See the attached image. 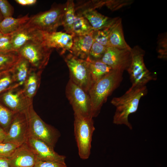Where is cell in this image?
Returning a JSON list of instances; mask_svg holds the SVG:
<instances>
[{
  "instance_id": "6da1fadb",
  "label": "cell",
  "mask_w": 167,
  "mask_h": 167,
  "mask_svg": "<svg viewBox=\"0 0 167 167\" xmlns=\"http://www.w3.org/2000/svg\"><path fill=\"white\" fill-rule=\"evenodd\" d=\"M148 93L146 86H132L121 96L114 97L111 104L116 107L113 123L116 125H124L130 129H132L128 120V116L135 112L142 97Z\"/></svg>"
},
{
  "instance_id": "7a4b0ae2",
  "label": "cell",
  "mask_w": 167,
  "mask_h": 167,
  "mask_svg": "<svg viewBox=\"0 0 167 167\" xmlns=\"http://www.w3.org/2000/svg\"><path fill=\"white\" fill-rule=\"evenodd\" d=\"M123 72L113 70L93 84L88 92L91 103L92 118L99 115L108 97L119 86L123 79Z\"/></svg>"
},
{
  "instance_id": "3957f363",
  "label": "cell",
  "mask_w": 167,
  "mask_h": 167,
  "mask_svg": "<svg viewBox=\"0 0 167 167\" xmlns=\"http://www.w3.org/2000/svg\"><path fill=\"white\" fill-rule=\"evenodd\" d=\"M28 124V138L41 140L54 148L60 136L59 131L45 122L35 111L32 104L27 111Z\"/></svg>"
},
{
  "instance_id": "277c9868",
  "label": "cell",
  "mask_w": 167,
  "mask_h": 167,
  "mask_svg": "<svg viewBox=\"0 0 167 167\" xmlns=\"http://www.w3.org/2000/svg\"><path fill=\"white\" fill-rule=\"evenodd\" d=\"M74 132L79 156L82 159H88L95 127L92 117L74 113Z\"/></svg>"
},
{
  "instance_id": "5b68a950",
  "label": "cell",
  "mask_w": 167,
  "mask_h": 167,
  "mask_svg": "<svg viewBox=\"0 0 167 167\" xmlns=\"http://www.w3.org/2000/svg\"><path fill=\"white\" fill-rule=\"evenodd\" d=\"M66 7V3L54 5L49 10L30 17L26 24L43 32H56L62 25Z\"/></svg>"
},
{
  "instance_id": "8992f818",
  "label": "cell",
  "mask_w": 167,
  "mask_h": 167,
  "mask_svg": "<svg viewBox=\"0 0 167 167\" xmlns=\"http://www.w3.org/2000/svg\"><path fill=\"white\" fill-rule=\"evenodd\" d=\"M145 50L138 45L131 49V61L126 71L132 86H146L149 82L157 79L156 74L150 71L145 64Z\"/></svg>"
},
{
  "instance_id": "52a82bcc",
  "label": "cell",
  "mask_w": 167,
  "mask_h": 167,
  "mask_svg": "<svg viewBox=\"0 0 167 167\" xmlns=\"http://www.w3.org/2000/svg\"><path fill=\"white\" fill-rule=\"evenodd\" d=\"M53 49L46 45L44 40L35 41L27 42L18 52L32 68L43 71L48 63Z\"/></svg>"
},
{
  "instance_id": "ba28073f",
  "label": "cell",
  "mask_w": 167,
  "mask_h": 167,
  "mask_svg": "<svg viewBox=\"0 0 167 167\" xmlns=\"http://www.w3.org/2000/svg\"><path fill=\"white\" fill-rule=\"evenodd\" d=\"M64 58L69 70V79L88 93L93 83L88 62L70 53Z\"/></svg>"
},
{
  "instance_id": "9c48e42d",
  "label": "cell",
  "mask_w": 167,
  "mask_h": 167,
  "mask_svg": "<svg viewBox=\"0 0 167 167\" xmlns=\"http://www.w3.org/2000/svg\"><path fill=\"white\" fill-rule=\"evenodd\" d=\"M66 94L74 113L92 118L91 101L88 93L69 79L66 86Z\"/></svg>"
},
{
  "instance_id": "30bf717a",
  "label": "cell",
  "mask_w": 167,
  "mask_h": 167,
  "mask_svg": "<svg viewBox=\"0 0 167 167\" xmlns=\"http://www.w3.org/2000/svg\"><path fill=\"white\" fill-rule=\"evenodd\" d=\"M27 111L14 113L3 142L10 143L19 145L26 142L28 138Z\"/></svg>"
},
{
  "instance_id": "8fae6325",
  "label": "cell",
  "mask_w": 167,
  "mask_h": 167,
  "mask_svg": "<svg viewBox=\"0 0 167 167\" xmlns=\"http://www.w3.org/2000/svg\"><path fill=\"white\" fill-rule=\"evenodd\" d=\"M131 49L107 47L101 60L113 70L123 72L127 71L131 63Z\"/></svg>"
},
{
  "instance_id": "7c38bea8",
  "label": "cell",
  "mask_w": 167,
  "mask_h": 167,
  "mask_svg": "<svg viewBox=\"0 0 167 167\" xmlns=\"http://www.w3.org/2000/svg\"><path fill=\"white\" fill-rule=\"evenodd\" d=\"M75 13L80 15L88 21L94 31L109 27L120 18H111L104 15L93 8L76 4H75Z\"/></svg>"
},
{
  "instance_id": "4fadbf2b",
  "label": "cell",
  "mask_w": 167,
  "mask_h": 167,
  "mask_svg": "<svg viewBox=\"0 0 167 167\" xmlns=\"http://www.w3.org/2000/svg\"><path fill=\"white\" fill-rule=\"evenodd\" d=\"M10 87L0 96V99L7 108L14 113L26 111L32 101L28 99L23 89L15 90Z\"/></svg>"
},
{
  "instance_id": "5bb4252c",
  "label": "cell",
  "mask_w": 167,
  "mask_h": 167,
  "mask_svg": "<svg viewBox=\"0 0 167 167\" xmlns=\"http://www.w3.org/2000/svg\"><path fill=\"white\" fill-rule=\"evenodd\" d=\"M32 149L38 160L65 163V156L60 155L45 142L41 140L29 137L26 142Z\"/></svg>"
},
{
  "instance_id": "9a60e30c",
  "label": "cell",
  "mask_w": 167,
  "mask_h": 167,
  "mask_svg": "<svg viewBox=\"0 0 167 167\" xmlns=\"http://www.w3.org/2000/svg\"><path fill=\"white\" fill-rule=\"evenodd\" d=\"M36 159L26 142L19 145L8 158L10 167H33Z\"/></svg>"
},
{
  "instance_id": "2e32d148",
  "label": "cell",
  "mask_w": 167,
  "mask_h": 167,
  "mask_svg": "<svg viewBox=\"0 0 167 167\" xmlns=\"http://www.w3.org/2000/svg\"><path fill=\"white\" fill-rule=\"evenodd\" d=\"M44 40V32L26 24L20 29L12 33L11 44L13 50L18 51L28 41Z\"/></svg>"
},
{
  "instance_id": "e0dca14e",
  "label": "cell",
  "mask_w": 167,
  "mask_h": 167,
  "mask_svg": "<svg viewBox=\"0 0 167 167\" xmlns=\"http://www.w3.org/2000/svg\"><path fill=\"white\" fill-rule=\"evenodd\" d=\"M73 36L66 32H44V41L50 48L56 49L60 55L69 52L73 44Z\"/></svg>"
},
{
  "instance_id": "ac0fdd59",
  "label": "cell",
  "mask_w": 167,
  "mask_h": 167,
  "mask_svg": "<svg viewBox=\"0 0 167 167\" xmlns=\"http://www.w3.org/2000/svg\"><path fill=\"white\" fill-rule=\"evenodd\" d=\"M93 42L92 32L84 36H73L70 53L78 58L86 60Z\"/></svg>"
},
{
  "instance_id": "d6986e66",
  "label": "cell",
  "mask_w": 167,
  "mask_h": 167,
  "mask_svg": "<svg viewBox=\"0 0 167 167\" xmlns=\"http://www.w3.org/2000/svg\"><path fill=\"white\" fill-rule=\"evenodd\" d=\"M43 71L38 70L31 67L23 89L27 98L31 101L36 94L40 83Z\"/></svg>"
},
{
  "instance_id": "ffe728a7",
  "label": "cell",
  "mask_w": 167,
  "mask_h": 167,
  "mask_svg": "<svg viewBox=\"0 0 167 167\" xmlns=\"http://www.w3.org/2000/svg\"><path fill=\"white\" fill-rule=\"evenodd\" d=\"M131 50V48L126 42L123 33L122 19L119 18L110 33L109 47Z\"/></svg>"
},
{
  "instance_id": "44dd1931",
  "label": "cell",
  "mask_w": 167,
  "mask_h": 167,
  "mask_svg": "<svg viewBox=\"0 0 167 167\" xmlns=\"http://www.w3.org/2000/svg\"><path fill=\"white\" fill-rule=\"evenodd\" d=\"M30 17L28 14L20 18L7 17L0 22V32L3 34L12 33L24 26L28 22Z\"/></svg>"
},
{
  "instance_id": "7402d4cb",
  "label": "cell",
  "mask_w": 167,
  "mask_h": 167,
  "mask_svg": "<svg viewBox=\"0 0 167 167\" xmlns=\"http://www.w3.org/2000/svg\"><path fill=\"white\" fill-rule=\"evenodd\" d=\"M31 67L29 62L22 57L12 72L14 82L16 83L13 86L14 88L24 85Z\"/></svg>"
},
{
  "instance_id": "603a6c76",
  "label": "cell",
  "mask_w": 167,
  "mask_h": 167,
  "mask_svg": "<svg viewBox=\"0 0 167 167\" xmlns=\"http://www.w3.org/2000/svg\"><path fill=\"white\" fill-rule=\"evenodd\" d=\"M88 62L93 84L110 73L113 69L101 60Z\"/></svg>"
},
{
  "instance_id": "cb8c5ba5",
  "label": "cell",
  "mask_w": 167,
  "mask_h": 167,
  "mask_svg": "<svg viewBox=\"0 0 167 167\" xmlns=\"http://www.w3.org/2000/svg\"><path fill=\"white\" fill-rule=\"evenodd\" d=\"M75 14L71 35L81 36L92 33L94 30L88 20L82 15Z\"/></svg>"
},
{
  "instance_id": "d4e9b609",
  "label": "cell",
  "mask_w": 167,
  "mask_h": 167,
  "mask_svg": "<svg viewBox=\"0 0 167 167\" xmlns=\"http://www.w3.org/2000/svg\"><path fill=\"white\" fill-rule=\"evenodd\" d=\"M75 14V4L73 0L67 1L66 3L62 26H63L66 32L68 34H72Z\"/></svg>"
},
{
  "instance_id": "484cf974",
  "label": "cell",
  "mask_w": 167,
  "mask_h": 167,
  "mask_svg": "<svg viewBox=\"0 0 167 167\" xmlns=\"http://www.w3.org/2000/svg\"><path fill=\"white\" fill-rule=\"evenodd\" d=\"M21 58L17 51L0 54V72L14 68Z\"/></svg>"
},
{
  "instance_id": "4316f807",
  "label": "cell",
  "mask_w": 167,
  "mask_h": 167,
  "mask_svg": "<svg viewBox=\"0 0 167 167\" xmlns=\"http://www.w3.org/2000/svg\"><path fill=\"white\" fill-rule=\"evenodd\" d=\"M117 22L109 27L94 31L92 32L94 41L107 47H109V35Z\"/></svg>"
},
{
  "instance_id": "83f0119b",
  "label": "cell",
  "mask_w": 167,
  "mask_h": 167,
  "mask_svg": "<svg viewBox=\"0 0 167 167\" xmlns=\"http://www.w3.org/2000/svg\"><path fill=\"white\" fill-rule=\"evenodd\" d=\"M15 113L4 105L0 101V126L6 132Z\"/></svg>"
},
{
  "instance_id": "f1b7e54d",
  "label": "cell",
  "mask_w": 167,
  "mask_h": 167,
  "mask_svg": "<svg viewBox=\"0 0 167 167\" xmlns=\"http://www.w3.org/2000/svg\"><path fill=\"white\" fill-rule=\"evenodd\" d=\"M107 47L94 41L90 50L89 55L86 60L95 61L101 60Z\"/></svg>"
},
{
  "instance_id": "f546056e",
  "label": "cell",
  "mask_w": 167,
  "mask_h": 167,
  "mask_svg": "<svg viewBox=\"0 0 167 167\" xmlns=\"http://www.w3.org/2000/svg\"><path fill=\"white\" fill-rule=\"evenodd\" d=\"M133 1L128 0H99V4L100 8L105 6L110 10L114 11L129 5Z\"/></svg>"
},
{
  "instance_id": "4dcf8cb0",
  "label": "cell",
  "mask_w": 167,
  "mask_h": 167,
  "mask_svg": "<svg viewBox=\"0 0 167 167\" xmlns=\"http://www.w3.org/2000/svg\"><path fill=\"white\" fill-rule=\"evenodd\" d=\"M157 51L158 57L160 58H167V33H164L158 36L157 41Z\"/></svg>"
},
{
  "instance_id": "1f68e13d",
  "label": "cell",
  "mask_w": 167,
  "mask_h": 167,
  "mask_svg": "<svg viewBox=\"0 0 167 167\" xmlns=\"http://www.w3.org/2000/svg\"><path fill=\"white\" fill-rule=\"evenodd\" d=\"M19 146L10 143H0V158H8Z\"/></svg>"
},
{
  "instance_id": "d6a6232c",
  "label": "cell",
  "mask_w": 167,
  "mask_h": 167,
  "mask_svg": "<svg viewBox=\"0 0 167 167\" xmlns=\"http://www.w3.org/2000/svg\"><path fill=\"white\" fill-rule=\"evenodd\" d=\"M11 35L12 33L3 34L0 38V54L14 51L11 44Z\"/></svg>"
},
{
  "instance_id": "836d02e7",
  "label": "cell",
  "mask_w": 167,
  "mask_h": 167,
  "mask_svg": "<svg viewBox=\"0 0 167 167\" xmlns=\"http://www.w3.org/2000/svg\"><path fill=\"white\" fill-rule=\"evenodd\" d=\"M12 72L8 73L0 79V95L8 90L14 82Z\"/></svg>"
},
{
  "instance_id": "e575fe53",
  "label": "cell",
  "mask_w": 167,
  "mask_h": 167,
  "mask_svg": "<svg viewBox=\"0 0 167 167\" xmlns=\"http://www.w3.org/2000/svg\"><path fill=\"white\" fill-rule=\"evenodd\" d=\"M0 11L4 18L11 17L13 15V7L6 0H0Z\"/></svg>"
},
{
  "instance_id": "d590c367",
  "label": "cell",
  "mask_w": 167,
  "mask_h": 167,
  "mask_svg": "<svg viewBox=\"0 0 167 167\" xmlns=\"http://www.w3.org/2000/svg\"><path fill=\"white\" fill-rule=\"evenodd\" d=\"M33 167H66L65 163L44 161L36 159Z\"/></svg>"
},
{
  "instance_id": "8d00e7d4",
  "label": "cell",
  "mask_w": 167,
  "mask_h": 167,
  "mask_svg": "<svg viewBox=\"0 0 167 167\" xmlns=\"http://www.w3.org/2000/svg\"><path fill=\"white\" fill-rule=\"evenodd\" d=\"M15 1L17 3L22 5L27 6L35 4L37 1L36 0H16Z\"/></svg>"
},
{
  "instance_id": "74e56055",
  "label": "cell",
  "mask_w": 167,
  "mask_h": 167,
  "mask_svg": "<svg viewBox=\"0 0 167 167\" xmlns=\"http://www.w3.org/2000/svg\"><path fill=\"white\" fill-rule=\"evenodd\" d=\"M0 167H10L8 158H0Z\"/></svg>"
},
{
  "instance_id": "f35d334b",
  "label": "cell",
  "mask_w": 167,
  "mask_h": 167,
  "mask_svg": "<svg viewBox=\"0 0 167 167\" xmlns=\"http://www.w3.org/2000/svg\"><path fill=\"white\" fill-rule=\"evenodd\" d=\"M6 134V132L0 126V143L3 142Z\"/></svg>"
},
{
  "instance_id": "ab89813d",
  "label": "cell",
  "mask_w": 167,
  "mask_h": 167,
  "mask_svg": "<svg viewBox=\"0 0 167 167\" xmlns=\"http://www.w3.org/2000/svg\"><path fill=\"white\" fill-rule=\"evenodd\" d=\"M15 67L14 68L11 69L0 72V79L8 73L12 72L13 70L14 69Z\"/></svg>"
},
{
  "instance_id": "60d3db41",
  "label": "cell",
  "mask_w": 167,
  "mask_h": 167,
  "mask_svg": "<svg viewBox=\"0 0 167 167\" xmlns=\"http://www.w3.org/2000/svg\"><path fill=\"white\" fill-rule=\"evenodd\" d=\"M3 19L4 18L0 11V22H1Z\"/></svg>"
},
{
  "instance_id": "b9f144b4",
  "label": "cell",
  "mask_w": 167,
  "mask_h": 167,
  "mask_svg": "<svg viewBox=\"0 0 167 167\" xmlns=\"http://www.w3.org/2000/svg\"><path fill=\"white\" fill-rule=\"evenodd\" d=\"M3 34L0 32V38L2 36Z\"/></svg>"
}]
</instances>
